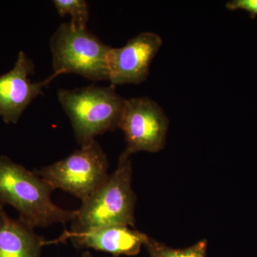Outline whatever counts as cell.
I'll return each instance as SVG.
<instances>
[{"instance_id":"5bb4252c","label":"cell","mask_w":257,"mask_h":257,"mask_svg":"<svg viewBox=\"0 0 257 257\" xmlns=\"http://www.w3.org/2000/svg\"><path fill=\"white\" fill-rule=\"evenodd\" d=\"M82 257H93L92 255L89 252V251H86V252H84L83 253ZM114 257H117V256H114Z\"/></svg>"},{"instance_id":"8fae6325","label":"cell","mask_w":257,"mask_h":257,"mask_svg":"<svg viewBox=\"0 0 257 257\" xmlns=\"http://www.w3.org/2000/svg\"><path fill=\"white\" fill-rule=\"evenodd\" d=\"M144 246L146 247L150 257H207L206 240L199 241L189 247L177 249L169 247L147 235Z\"/></svg>"},{"instance_id":"9c48e42d","label":"cell","mask_w":257,"mask_h":257,"mask_svg":"<svg viewBox=\"0 0 257 257\" xmlns=\"http://www.w3.org/2000/svg\"><path fill=\"white\" fill-rule=\"evenodd\" d=\"M146 237V234L132 229L130 226L110 225L83 234L70 235L63 239H70L77 248H92L118 256L138 254L144 246Z\"/></svg>"},{"instance_id":"5b68a950","label":"cell","mask_w":257,"mask_h":257,"mask_svg":"<svg viewBox=\"0 0 257 257\" xmlns=\"http://www.w3.org/2000/svg\"><path fill=\"white\" fill-rule=\"evenodd\" d=\"M108 169L105 152L94 140L68 157L34 172L54 190L62 189L83 202L106 182Z\"/></svg>"},{"instance_id":"8992f818","label":"cell","mask_w":257,"mask_h":257,"mask_svg":"<svg viewBox=\"0 0 257 257\" xmlns=\"http://www.w3.org/2000/svg\"><path fill=\"white\" fill-rule=\"evenodd\" d=\"M170 121L165 111L150 98L126 99L119 128L124 135L125 151L156 153L163 150Z\"/></svg>"},{"instance_id":"7a4b0ae2","label":"cell","mask_w":257,"mask_h":257,"mask_svg":"<svg viewBox=\"0 0 257 257\" xmlns=\"http://www.w3.org/2000/svg\"><path fill=\"white\" fill-rule=\"evenodd\" d=\"M131 156L125 150L121 154L116 170L95 192L82 202L71 221L70 231L60 240L110 225L135 227L137 197L132 186Z\"/></svg>"},{"instance_id":"4fadbf2b","label":"cell","mask_w":257,"mask_h":257,"mask_svg":"<svg viewBox=\"0 0 257 257\" xmlns=\"http://www.w3.org/2000/svg\"><path fill=\"white\" fill-rule=\"evenodd\" d=\"M230 11L243 10L249 14L251 18L257 17V0H231L225 5Z\"/></svg>"},{"instance_id":"277c9868","label":"cell","mask_w":257,"mask_h":257,"mask_svg":"<svg viewBox=\"0 0 257 257\" xmlns=\"http://www.w3.org/2000/svg\"><path fill=\"white\" fill-rule=\"evenodd\" d=\"M54 73L76 74L93 81H109L111 49L87 29L62 24L50 38Z\"/></svg>"},{"instance_id":"7c38bea8","label":"cell","mask_w":257,"mask_h":257,"mask_svg":"<svg viewBox=\"0 0 257 257\" xmlns=\"http://www.w3.org/2000/svg\"><path fill=\"white\" fill-rule=\"evenodd\" d=\"M56 10L60 17L70 15L71 25L75 28L87 29L89 20V8L84 0H54Z\"/></svg>"},{"instance_id":"3957f363","label":"cell","mask_w":257,"mask_h":257,"mask_svg":"<svg viewBox=\"0 0 257 257\" xmlns=\"http://www.w3.org/2000/svg\"><path fill=\"white\" fill-rule=\"evenodd\" d=\"M57 96L80 147L89 145L99 135L119 128L126 99L112 86L61 89Z\"/></svg>"},{"instance_id":"52a82bcc","label":"cell","mask_w":257,"mask_h":257,"mask_svg":"<svg viewBox=\"0 0 257 257\" xmlns=\"http://www.w3.org/2000/svg\"><path fill=\"white\" fill-rule=\"evenodd\" d=\"M35 64L20 51L13 68L0 75V116L6 124H17L29 105L60 74L53 73L41 82H32Z\"/></svg>"},{"instance_id":"ba28073f","label":"cell","mask_w":257,"mask_h":257,"mask_svg":"<svg viewBox=\"0 0 257 257\" xmlns=\"http://www.w3.org/2000/svg\"><path fill=\"white\" fill-rule=\"evenodd\" d=\"M163 45L155 32H144L130 39L124 46L112 48L108 55L109 82L112 87L140 84L150 74L152 60Z\"/></svg>"},{"instance_id":"6da1fadb","label":"cell","mask_w":257,"mask_h":257,"mask_svg":"<svg viewBox=\"0 0 257 257\" xmlns=\"http://www.w3.org/2000/svg\"><path fill=\"white\" fill-rule=\"evenodd\" d=\"M54 189L45 179L23 165L0 156V204L18 211L19 218L32 227L71 222L75 210H67L52 200Z\"/></svg>"},{"instance_id":"30bf717a","label":"cell","mask_w":257,"mask_h":257,"mask_svg":"<svg viewBox=\"0 0 257 257\" xmlns=\"http://www.w3.org/2000/svg\"><path fill=\"white\" fill-rule=\"evenodd\" d=\"M45 243L35 228L10 217L0 204V257H40Z\"/></svg>"}]
</instances>
